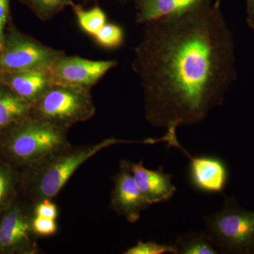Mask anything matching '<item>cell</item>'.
<instances>
[{
    "label": "cell",
    "mask_w": 254,
    "mask_h": 254,
    "mask_svg": "<svg viewBox=\"0 0 254 254\" xmlns=\"http://www.w3.org/2000/svg\"><path fill=\"white\" fill-rule=\"evenodd\" d=\"M232 64L231 36L210 1L145 23L132 62L145 120L166 129L201 123L223 103Z\"/></svg>",
    "instance_id": "cell-1"
},
{
    "label": "cell",
    "mask_w": 254,
    "mask_h": 254,
    "mask_svg": "<svg viewBox=\"0 0 254 254\" xmlns=\"http://www.w3.org/2000/svg\"><path fill=\"white\" fill-rule=\"evenodd\" d=\"M67 133L30 115L0 133V155L10 166L31 170L72 146Z\"/></svg>",
    "instance_id": "cell-2"
},
{
    "label": "cell",
    "mask_w": 254,
    "mask_h": 254,
    "mask_svg": "<svg viewBox=\"0 0 254 254\" xmlns=\"http://www.w3.org/2000/svg\"><path fill=\"white\" fill-rule=\"evenodd\" d=\"M157 138L143 141H128L106 138L95 144L73 147L64 150L46 163L36 168L26 170L23 184L31 205L34 206L42 200H53L66 185L73 174L83 164L102 150L117 144H156Z\"/></svg>",
    "instance_id": "cell-3"
},
{
    "label": "cell",
    "mask_w": 254,
    "mask_h": 254,
    "mask_svg": "<svg viewBox=\"0 0 254 254\" xmlns=\"http://www.w3.org/2000/svg\"><path fill=\"white\" fill-rule=\"evenodd\" d=\"M203 220L219 253L254 254V211L242 208L235 196H225L221 210Z\"/></svg>",
    "instance_id": "cell-4"
},
{
    "label": "cell",
    "mask_w": 254,
    "mask_h": 254,
    "mask_svg": "<svg viewBox=\"0 0 254 254\" xmlns=\"http://www.w3.org/2000/svg\"><path fill=\"white\" fill-rule=\"evenodd\" d=\"M95 112L91 90L54 85L32 105L31 115L68 130L73 125L93 118Z\"/></svg>",
    "instance_id": "cell-5"
},
{
    "label": "cell",
    "mask_w": 254,
    "mask_h": 254,
    "mask_svg": "<svg viewBox=\"0 0 254 254\" xmlns=\"http://www.w3.org/2000/svg\"><path fill=\"white\" fill-rule=\"evenodd\" d=\"M64 55L61 50L12 29L5 37L4 48L0 52V71L4 73L48 69Z\"/></svg>",
    "instance_id": "cell-6"
},
{
    "label": "cell",
    "mask_w": 254,
    "mask_h": 254,
    "mask_svg": "<svg viewBox=\"0 0 254 254\" xmlns=\"http://www.w3.org/2000/svg\"><path fill=\"white\" fill-rule=\"evenodd\" d=\"M118 63L115 60H91L64 56L50 68L53 84L91 90Z\"/></svg>",
    "instance_id": "cell-7"
},
{
    "label": "cell",
    "mask_w": 254,
    "mask_h": 254,
    "mask_svg": "<svg viewBox=\"0 0 254 254\" xmlns=\"http://www.w3.org/2000/svg\"><path fill=\"white\" fill-rule=\"evenodd\" d=\"M167 145L175 147L190 159V183L200 191L210 193H222L229 180L226 164L221 159L214 156H193L182 146L177 139V131L167 130Z\"/></svg>",
    "instance_id": "cell-8"
},
{
    "label": "cell",
    "mask_w": 254,
    "mask_h": 254,
    "mask_svg": "<svg viewBox=\"0 0 254 254\" xmlns=\"http://www.w3.org/2000/svg\"><path fill=\"white\" fill-rule=\"evenodd\" d=\"M33 208L10 204L0 218V252L38 253L31 228Z\"/></svg>",
    "instance_id": "cell-9"
},
{
    "label": "cell",
    "mask_w": 254,
    "mask_h": 254,
    "mask_svg": "<svg viewBox=\"0 0 254 254\" xmlns=\"http://www.w3.org/2000/svg\"><path fill=\"white\" fill-rule=\"evenodd\" d=\"M110 206L130 223H136L141 213L150 205L136 185L130 171L129 162L122 160L120 170L113 179Z\"/></svg>",
    "instance_id": "cell-10"
},
{
    "label": "cell",
    "mask_w": 254,
    "mask_h": 254,
    "mask_svg": "<svg viewBox=\"0 0 254 254\" xmlns=\"http://www.w3.org/2000/svg\"><path fill=\"white\" fill-rule=\"evenodd\" d=\"M129 168L136 185L150 205L168 201L177 191L172 182L173 175L165 173L163 167L149 170L141 160L138 163L129 162Z\"/></svg>",
    "instance_id": "cell-11"
},
{
    "label": "cell",
    "mask_w": 254,
    "mask_h": 254,
    "mask_svg": "<svg viewBox=\"0 0 254 254\" xmlns=\"http://www.w3.org/2000/svg\"><path fill=\"white\" fill-rule=\"evenodd\" d=\"M2 83L31 105L41 99L54 86L50 68L4 73Z\"/></svg>",
    "instance_id": "cell-12"
},
{
    "label": "cell",
    "mask_w": 254,
    "mask_h": 254,
    "mask_svg": "<svg viewBox=\"0 0 254 254\" xmlns=\"http://www.w3.org/2000/svg\"><path fill=\"white\" fill-rule=\"evenodd\" d=\"M136 23H146L177 13L210 0H136Z\"/></svg>",
    "instance_id": "cell-13"
},
{
    "label": "cell",
    "mask_w": 254,
    "mask_h": 254,
    "mask_svg": "<svg viewBox=\"0 0 254 254\" xmlns=\"http://www.w3.org/2000/svg\"><path fill=\"white\" fill-rule=\"evenodd\" d=\"M32 105L2 84L0 87V133L31 115Z\"/></svg>",
    "instance_id": "cell-14"
},
{
    "label": "cell",
    "mask_w": 254,
    "mask_h": 254,
    "mask_svg": "<svg viewBox=\"0 0 254 254\" xmlns=\"http://www.w3.org/2000/svg\"><path fill=\"white\" fill-rule=\"evenodd\" d=\"M173 245L176 254H219L213 240L206 232H190L180 235Z\"/></svg>",
    "instance_id": "cell-15"
},
{
    "label": "cell",
    "mask_w": 254,
    "mask_h": 254,
    "mask_svg": "<svg viewBox=\"0 0 254 254\" xmlns=\"http://www.w3.org/2000/svg\"><path fill=\"white\" fill-rule=\"evenodd\" d=\"M72 9L80 27L90 36L94 37L105 23H108L105 11L98 6L86 10L81 5L75 4Z\"/></svg>",
    "instance_id": "cell-16"
},
{
    "label": "cell",
    "mask_w": 254,
    "mask_h": 254,
    "mask_svg": "<svg viewBox=\"0 0 254 254\" xmlns=\"http://www.w3.org/2000/svg\"><path fill=\"white\" fill-rule=\"evenodd\" d=\"M39 19L49 21L66 6L74 5L73 0H23Z\"/></svg>",
    "instance_id": "cell-17"
},
{
    "label": "cell",
    "mask_w": 254,
    "mask_h": 254,
    "mask_svg": "<svg viewBox=\"0 0 254 254\" xmlns=\"http://www.w3.org/2000/svg\"><path fill=\"white\" fill-rule=\"evenodd\" d=\"M12 167L3 160L0 161V211L11 204L14 193L15 187L17 182Z\"/></svg>",
    "instance_id": "cell-18"
},
{
    "label": "cell",
    "mask_w": 254,
    "mask_h": 254,
    "mask_svg": "<svg viewBox=\"0 0 254 254\" xmlns=\"http://www.w3.org/2000/svg\"><path fill=\"white\" fill-rule=\"evenodd\" d=\"M123 28L114 23H106L94 36L95 41L106 48H116L121 46L124 42Z\"/></svg>",
    "instance_id": "cell-19"
},
{
    "label": "cell",
    "mask_w": 254,
    "mask_h": 254,
    "mask_svg": "<svg viewBox=\"0 0 254 254\" xmlns=\"http://www.w3.org/2000/svg\"><path fill=\"white\" fill-rule=\"evenodd\" d=\"M176 254L174 245L159 244L155 242H138L125 251V254Z\"/></svg>",
    "instance_id": "cell-20"
},
{
    "label": "cell",
    "mask_w": 254,
    "mask_h": 254,
    "mask_svg": "<svg viewBox=\"0 0 254 254\" xmlns=\"http://www.w3.org/2000/svg\"><path fill=\"white\" fill-rule=\"evenodd\" d=\"M31 228L33 235L36 236L49 237L58 232V227L56 220L33 215Z\"/></svg>",
    "instance_id": "cell-21"
},
{
    "label": "cell",
    "mask_w": 254,
    "mask_h": 254,
    "mask_svg": "<svg viewBox=\"0 0 254 254\" xmlns=\"http://www.w3.org/2000/svg\"><path fill=\"white\" fill-rule=\"evenodd\" d=\"M33 214L37 216L56 220L58 217V209L52 200H44L33 206Z\"/></svg>",
    "instance_id": "cell-22"
},
{
    "label": "cell",
    "mask_w": 254,
    "mask_h": 254,
    "mask_svg": "<svg viewBox=\"0 0 254 254\" xmlns=\"http://www.w3.org/2000/svg\"><path fill=\"white\" fill-rule=\"evenodd\" d=\"M10 0H0V52L4 48L5 43L4 28L7 22L9 12Z\"/></svg>",
    "instance_id": "cell-23"
},
{
    "label": "cell",
    "mask_w": 254,
    "mask_h": 254,
    "mask_svg": "<svg viewBox=\"0 0 254 254\" xmlns=\"http://www.w3.org/2000/svg\"><path fill=\"white\" fill-rule=\"evenodd\" d=\"M249 1H250L251 12H252V14L254 16V0H249Z\"/></svg>",
    "instance_id": "cell-24"
},
{
    "label": "cell",
    "mask_w": 254,
    "mask_h": 254,
    "mask_svg": "<svg viewBox=\"0 0 254 254\" xmlns=\"http://www.w3.org/2000/svg\"><path fill=\"white\" fill-rule=\"evenodd\" d=\"M2 80H3V73L0 71V87L2 86Z\"/></svg>",
    "instance_id": "cell-25"
},
{
    "label": "cell",
    "mask_w": 254,
    "mask_h": 254,
    "mask_svg": "<svg viewBox=\"0 0 254 254\" xmlns=\"http://www.w3.org/2000/svg\"><path fill=\"white\" fill-rule=\"evenodd\" d=\"M220 0H216L215 1V5H216L217 6H220Z\"/></svg>",
    "instance_id": "cell-26"
},
{
    "label": "cell",
    "mask_w": 254,
    "mask_h": 254,
    "mask_svg": "<svg viewBox=\"0 0 254 254\" xmlns=\"http://www.w3.org/2000/svg\"><path fill=\"white\" fill-rule=\"evenodd\" d=\"M91 1V0H90ZM119 1H120V2L125 3L127 2V1H129V0H118Z\"/></svg>",
    "instance_id": "cell-27"
}]
</instances>
